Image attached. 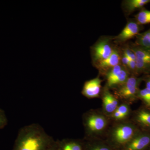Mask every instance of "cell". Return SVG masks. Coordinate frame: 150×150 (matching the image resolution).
<instances>
[{
  "label": "cell",
  "mask_w": 150,
  "mask_h": 150,
  "mask_svg": "<svg viewBox=\"0 0 150 150\" xmlns=\"http://www.w3.org/2000/svg\"><path fill=\"white\" fill-rule=\"evenodd\" d=\"M142 77L131 75L123 85L112 91V93L121 102L132 104L138 99Z\"/></svg>",
  "instance_id": "277c9868"
},
{
  "label": "cell",
  "mask_w": 150,
  "mask_h": 150,
  "mask_svg": "<svg viewBox=\"0 0 150 150\" xmlns=\"http://www.w3.org/2000/svg\"><path fill=\"white\" fill-rule=\"evenodd\" d=\"M55 142L40 125L32 123L20 130L12 150H48Z\"/></svg>",
  "instance_id": "6da1fadb"
},
{
  "label": "cell",
  "mask_w": 150,
  "mask_h": 150,
  "mask_svg": "<svg viewBox=\"0 0 150 150\" xmlns=\"http://www.w3.org/2000/svg\"><path fill=\"white\" fill-rule=\"evenodd\" d=\"M150 146V132L140 131L121 150H147Z\"/></svg>",
  "instance_id": "9c48e42d"
},
{
  "label": "cell",
  "mask_w": 150,
  "mask_h": 150,
  "mask_svg": "<svg viewBox=\"0 0 150 150\" xmlns=\"http://www.w3.org/2000/svg\"><path fill=\"white\" fill-rule=\"evenodd\" d=\"M141 130L131 120L111 123L105 139L116 150H121Z\"/></svg>",
  "instance_id": "3957f363"
},
{
  "label": "cell",
  "mask_w": 150,
  "mask_h": 150,
  "mask_svg": "<svg viewBox=\"0 0 150 150\" xmlns=\"http://www.w3.org/2000/svg\"><path fill=\"white\" fill-rule=\"evenodd\" d=\"M82 123L84 130V140L105 139L111 125L109 116L104 114L101 109H91L82 115Z\"/></svg>",
  "instance_id": "7a4b0ae2"
},
{
  "label": "cell",
  "mask_w": 150,
  "mask_h": 150,
  "mask_svg": "<svg viewBox=\"0 0 150 150\" xmlns=\"http://www.w3.org/2000/svg\"><path fill=\"white\" fill-rule=\"evenodd\" d=\"M8 124V119L5 112L0 108V129H4Z\"/></svg>",
  "instance_id": "44dd1931"
},
{
  "label": "cell",
  "mask_w": 150,
  "mask_h": 150,
  "mask_svg": "<svg viewBox=\"0 0 150 150\" xmlns=\"http://www.w3.org/2000/svg\"><path fill=\"white\" fill-rule=\"evenodd\" d=\"M100 98L102 101V107L100 109L108 116L116 110L121 103L110 90L104 86L103 87Z\"/></svg>",
  "instance_id": "8fae6325"
},
{
  "label": "cell",
  "mask_w": 150,
  "mask_h": 150,
  "mask_svg": "<svg viewBox=\"0 0 150 150\" xmlns=\"http://www.w3.org/2000/svg\"><path fill=\"white\" fill-rule=\"evenodd\" d=\"M144 28L135 18L129 19L125 27L119 34L114 36L113 41L115 45H123L130 39L136 37Z\"/></svg>",
  "instance_id": "ba28073f"
},
{
  "label": "cell",
  "mask_w": 150,
  "mask_h": 150,
  "mask_svg": "<svg viewBox=\"0 0 150 150\" xmlns=\"http://www.w3.org/2000/svg\"><path fill=\"white\" fill-rule=\"evenodd\" d=\"M131 105L121 102L116 110L109 116L111 123L130 120L133 110Z\"/></svg>",
  "instance_id": "5bb4252c"
},
{
  "label": "cell",
  "mask_w": 150,
  "mask_h": 150,
  "mask_svg": "<svg viewBox=\"0 0 150 150\" xmlns=\"http://www.w3.org/2000/svg\"><path fill=\"white\" fill-rule=\"evenodd\" d=\"M57 141V150H84L83 139H65Z\"/></svg>",
  "instance_id": "9a60e30c"
},
{
  "label": "cell",
  "mask_w": 150,
  "mask_h": 150,
  "mask_svg": "<svg viewBox=\"0 0 150 150\" xmlns=\"http://www.w3.org/2000/svg\"><path fill=\"white\" fill-rule=\"evenodd\" d=\"M58 147V141H55L53 145L48 150H57Z\"/></svg>",
  "instance_id": "603a6c76"
},
{
  "label": "cell",
  "mask_w": 150,
  "mask_h": 150,
  "mask_svg": "<svg viewBox=\"0 0 150 150\" xmlns=\"http://www.w3.org/2000/svg\"><path fill=\"white\" fill-rule=\"evenodd\" d=\"M143 81H144L146 88L150 90V74L142 76Z\"/></svg>",
  "instance_id": "7402d4cb"
},
{
  "label": "cell",
  "mask_w": 150,
  "mask_h": 150,
  "mask_svg": "<svg viewBox=\"0 0 150 150\" xmlns=\"http://www.w3.org/2000/svg\"><path fill=\"white\" fill-rule=\"evenodd\" d=\"M138 99L142 101L143 105L150 108V90L146 88L140 89L138 95Z\"/></svg>",
  "instance_id": "ffe728a7"
},
{
  "label": "cell",
  "mask_w": 150,
  "mask_h": 150,
  "mask_svg": "<svg viewBox=\"0 0 150 150\" xmlns=\"http://www.w3.org/2000/svg\"><path fill=\"white\" fill-rule=\"evenodd\" d=\"M130 120L141 130L150 132V108L142 105L133 110Z\"/></svg>",
  "instance_id": "30bf717a"
},
{
  "label": "cell",
  "mask_w": 150,
  "mask_h": 150,
  "mask_svg": "<svg viewBox=\"0 0 150 150\" xmlns=\"http://www.w3.org/2000/svg\"><path fill=\"white\" fill-rule=\"evenodd\" d=\"M129 45L136 56L138 75L150 74V48L138 46L134 43Z\"/></svg>",
  "instance_id": "52a82bcc"
},
{
  "label": "cell",
  "mask_w": 150,
  "mask_h": 150,
  "mask_svg": "<svg viewBox=\"0 0 150 150\" xmlns=\"http://www.w3.org/2000/svg\"><path fill=\"white\" fill-rule=\"evenodd\" d=\"M112 36H101L90 48L92 63L94 67L107 59L112 54L115 44Z\"/></svg>",
  "instance_id": "5b68a950"
},
{
  "label": "cell",
  "mask_w": 150,
  "mask_h": 150,
  "mask_svg": "<svg viewBox=\"0 0 150 150\" xmlns=\"http://www.w3.org/2000/svg\"><path fill=\"white\" fill-rule=\"evenodd\" d=\"M84 140V150H116L105 139Z\"/></svg>",
  "instance_id": "e0dca14e"
},
{
  "label": "cell",
  "mask_w": 150,
  "mask_h": 150,
  "mask_svg": "<svg viewBox=\"0 0 150 150\" xmlns=\"http://www.w3.org/2000/svg\"><path fill=\"white\" fill-rule=\"evenodd\" d=\"M135 44L138 46L150 48V28L146 31L140 33L136 36Z\"/></svg>",
  "instance_id": "ac0fdd59"
},
{
  "label": "cell",
  "mask_w": 150,
  "mask_h": 150,
  "mask_svg": "<svg viewBox=\"0 0 150 150\" xmlns=\"http://www.w3.org/2000/svg\"><path fill=\"white\" fill-rule=\"evenodd\" d=\"M134 18L142 25L150 23V11L143 8L134 16Z\"/></svg>",
  "instance_id": "d6986e66"
},
{
  "label": "cell",
  "mask_w": 150,
  "mask_h": 150,
  "mask_svg": "<svg viewBox=\"0 0 150 150\" xmlns=\"http://www.w3.org/2000/svg\"><path fill=\"white\" fill-rule=\"evenodd\" d=\"M131 76L129 70L120 64L104 75L103 77L105 81L104 86L112 91L123 85Z\"/></svg>",
  "instance_id": "8992f818"
},
{
  "label": "cell",
  "mask_w": 150,
  "mask_h": 150,
  "mask_svg": "<svg viewBox=\"0 0 150 150\" xmlns=\"http://www.w3.org/2000/svg\"><path fill=\"white\" fill-rule=\"evenodd\" d=\"M102 79L98 75L96 77L86 81L82 89V94L88 99L100 98L102 91Z\"/></svg>",
  "instance_id": "4fadbf2b"
},
{
  "label": "cell",
  "mask_w": 150,
  "mask_h": 150,
  "mask_svg": "<svg viewBox=\"0 0 150 150\" xmlns=\"http://www.w3.org/2000/svg\"><path fill=\"white\" fill-rule=\"evenodd\" d=\"M150 3V0H124L121 4V8L125 15L128 16Z\"/></svg>",
  "instance_id": "2e32d148"
},
{
  "label": "cell",
  "mask_w": 150,
  "mask_h": 150,
  "mask_svg": "<svg viewBox=\"0 0 150 150\" xmlns=\"http://www.w3.org/2000/svg\"><path fill=\"white\" fill-rule=\"evenodd\" d=\"M121 50L115 45L112 54L107 59L95 66L98 70L99 75L103 76L109 70L117 65L121 64Z\"/></svg>",
  "instance_id": "7c38bea8"
}]
</instances>
